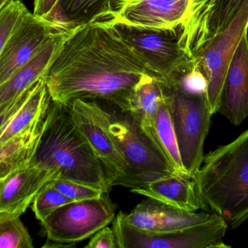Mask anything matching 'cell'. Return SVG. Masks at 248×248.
I'll return each instance as SVG.
<instances>
[{"label":"cell","instance_id":"20","mask_svg":"<svg viewBox=\"0 0 248 248\" xmlns=\"http://www.w3.org/2000/svg\"><path fill=\"white\" fill-rule=\"evenodd\" d=\"M43 120L0 145V179H5L15 170L30 163L40 136Z\"/></svg>","mask_w":248,"mask_h":248},{"label":"cell","instance_id":"12","mask_svg":"<svg viewBox=\"0 0 248 248\" xmlns=\"http://www.w3.org/2000/svg\"><path fill=\"white\" fill-rule=\"evenodd\" d=\"M80 23H66L28 10L0 54V85L29 63L58 31Z\"/></svg>","mask_w":248,"mask_h":248},{"label":"cell","instance_id":"33","mask_svg":"<svg viewBox=\"0 0 248 248\" xmlns=\"http://www.w3.org/2000/svg\"><path fill=\"white\" fill-rule=\"evenodd\" d=\"M4 179H0V189H1V186H2L3 181H4Z\"/></svg>","mask_w":248,"mask_h":248},{"label":"cell","instance_id":"16","mask_svg":"<svg viewBox=\"0 0 248 248\" xmlns=\"http://www.w3.org/2000/svg\"><path fill=\"white\" fill-rule=\"evenodd\" d=\"M53 180L48 170L30 163L15 170L3 181L0 189V212L21 216L39 191Z\"/></svg>","mask_w":248,"mask_h":248},{"label":"cell","instance_id":"29","mask_svg":"<svg viewBox=\"0 0 248 248\" xmlns=\"http://www.w3.org/2000/svg\"><path fill=\"white\" fill-rule=\"evenodd\" d=\"M86 248H118L113 229L108 226L96 232Z\"/></svg>","mask_w":248,"mask_h":248},{"label":"cell","instance_id":"1","mask_svg":"<svg viewBox=\"0 0 248 248\" xmlns=\"http://www.w3.org/2000/svg\"><path fill=\"white\" fill-rule=\"evenodd\" d=\"M145 75L157 80L117 27L88 22L67 41L43 79L53 101H101L128 112Z\"/></svg>","mask_w":248,"mask_h":248},{"label":"cell","instance_id":"27","mask_svg":"<svg viewBox=\"0 0 248 248\" xmlns=\"http://www.w3.org/2000/svg\"><path fill=\"white\" fill-rule=\"evenodd\" d=\"M246 0H217L212 20L211 37L218 34L230 24Z\"/></svg>","mask_w":248,"mask_h":248},{"label":"cell","instance_id":"30","mask_svg":"<svg viewBox=\"0 0 248 248\" xmlns=\"http://www.w3.org/2000/svg\"><path fill=\"white\" fill-rule=\"evenodd\" d=\"M26 90L23 94L16 98L14 100L0 105V129L8 122L9 119L20 109L30 93L31 89Z\"/></svg>","mask_w":248,"mask_h":248},{"label":"cell","instance_id":"21","mask_svg":"<svg viewBox=\"0 0 248 248\" xmlns=\"http://www.w3.org/2000/svg\"><path fill=\"white\" fill-rule=\"evenodd\" d=\"M155 128L157 143L174 170V173L189 178L182 165L166 92L157 109Z\"/></svg>","mask_w":248,"mask_h":248},{"label":"cell","instance_id":"34","mask_svg":"<svg viewBox=\"0 0 248 248\" xmlns=\"http://www.w3.org/2000/svg\"><path fill=\"white\" fill-rule=\"evenodd\" d=\"M247 36H248V32H247Z\"/></svg>","mask_w":248,"mask_h":248},{"label":"cell","instance_id":"22","mask_svg":"<svg viewBox=\"0 0 248 248\" xmlns=\"http://www.w3.org/2000/svg\"><path fill=\"white\" fill-rule=\"evenodd\" d=\"M33 248V240L20 215L0 212V248Z\"/></svg>","mask_w":248,"mask_h":248},{"label":"cell","instance_id":"17","mask_svg":"<svg viewBox=\"0 0 248 248\" xmlns=\"http://www.w3.org/2000/svg\"><path fill=\"white\" fill-rule=\"evenodd\" d=\"M130 191L186 212L202 209L194 179L176 173L160 176Z\"/></svg>","mask_w":248,"mask_h":248},{"label":"cell","instance_id":"26","mask_svg":"<svg viewBox=\"0 0 248 248\" xmlns=\"http://www.w3.org/2000/svg\"><path fill=\"white\" fill-rule=\"evenodd\" d=\"M47 184L72 202L99 198L106 194L97 188L68 179H55Z\"/></svg>","mask_w":248,"mask_h":248},{"label":"cell","instance_id":"24","mask_svg":"<svg viewBox=\"0 0 248 248\" xmlns=\"http://www.w3.org/2000/svg\"><path fill=\"white\" fill-rule=\"evenodd\" d=\"M71 202L72 201L46 183L35 197L31 206L36 219L42 222L55 210Z\"/></svg>","mask_w":248,"mask_h":248},{"label":"cell","instance_id":"3","mask_svg":"<svg viewBox=\"0 0 248 248\" xmlns=\"http://www.w3.org/2000/svg\"><path fill=\"white\" fill-rule=\"evenodd\" d=\"M30 164L43 167L55 179H68L108 194L106 170L76 125L70 106L51 100Z\"/></svg>","mask_w":248,"mask_h":248},{"label":"cell","instance_id":"6","mask_svg":"<svg viewBox=\"0 0 248 248\" xmlns=\"http://www.w3.org/2000/svg\"><path fill=\"white\" fill-rule=\"evenodd\" d=\"M116 211L107 193L62 205L41 222L47 238L43 247H76L113 222Z\"/></svg>","mask_w":248,"mask_h":248},{"label":"cell","instance_id":"13","mask_svg":"<svg viewBox=\"0 0 248 248\" xmlns=\"http://www.w3.org/2000/svg\"><path fill=\"white\" fill-rule=\"evenodd\" d=\"M124 221L134 228L148 232L161 233L184 230L205 224L218 218L217 214L186 212L148 199L137 205L129 214L121 211Z\"/></svg>","mask_w":248,"mask_h":248},{"label":"cell","instance_id":"23","mask_svg":"<svg viewBox=\"0 0 248 248\" xmlns=\"http://www.w3.org/2000/svg\"><path fill=\"white\" fill-rule=\"evenodd\" d=\"M111 0H61L56 11L67 21L88 23Z\"/></svg>","mask_w":248,"mask_h":248},{"label":"cell","instance_id":"11","mask_svg":"<svg viewBox=\"0 0 248 248\" xmlns=\"http://www.w3.org/2000/svg\"><path fill=\"white\" fill-rule=\"evenodd\" d=\"M70 107L76 125L101 162L110 186H121L131 189L143 185L134 176L108 132L94 101L78 99Z\"/></svg>","mask_w":248,"mask_h":248},{"label":"cell","instance_id":"5","mask_svg":"<svg viewBox=\"0 0 248 248\" xmlns=\"http://www.w3.org/2000/svg\"><path fill=\"white\" fill-rule=\"evenodd\" d=\"M94 103L108 132L143 184L175 173L158 144L134 122L128 112L98 101Z\"/></svg>","mask_w":248,"mask_h":248},{"label":"cell","instance_id":"28","mask_svg":"<svg viewBox=\"0 0 248 248\" xmlns=\"http://www.w3.org/2000/svg\"><path fill=\"white\" fill-rule=\"evenodd\" d=\"M178 88L188 94H206L208 81L198 64L182 77Z\"/></svg>","mask_w":248,"mask_h":248},{"label":"cell","instance_id":"9","mask_svg":"<svg viewBox=\"0 0 248 248\" xmlns=\"http://www.w3.org/2000/svg\"><path fill=\"white\" fill-rule=\"evenodd\" d=\"M118 248H227L228 225L221 216L205 224L169 232L141 231L124 221L119 212L113 221Z\"/></svg>","mask_w":248,"mask_h":248},{"label":"cell","instance_id":"14","mask_svg":"<svg viewBox=\"0 0 248 248\" xmlns=\"http://www.w3.org/2000/svg\"><path fill=\"white\" fill-rule=\"evenodd\" d=\"M84 23L55 32L41 50L9 80L0 85V105L14 100L44 78L67 41Z\"/></svg>","mask_w":248,"mask_h":248},{"label":"cell","instance_id":"8","mask_svg":"<svg viewBox=\"0 0 248 248\" xmlns=\"http://www.w3.org/2000/svg\"><path fill=\"white\" fill-rule=\"evenodd\" d=\"M117 28L167 90L178 88L182 77L197 65L176 38L152 31Z\"/></svg>","mask_w":248,"mask_h":248},{"label":"cell","instance_id":"2","mask_svg":"<svg viewBox=\"0 0 248 248\" xmlns=\"http://www.w3.org/2000/svg\"><path fill=\"white\" fill-rule=\"evenodd\" d=\"M217 0H111L89 22L165 33L192 57L211 36Z\"/></svg>","mask_w":248,"mask_h":248},{"label":"cell","instance_id":"18","mask_svg":"<svg viewBox=\"0 0 248 248\" xmlns=\"http://www.w3.org/2000/svg\"><path fill=\"white\" fill-rule=\"evenodd\" d=\"M50 95L44 79L31 89L24 103L0 129V145L8 142L43 120L51 102Z\"/></svg>","mask_w":248,"mask_h":248},{"label":"cell","instance_id":"25","mask_svg":"<svg viewBox=\"0 0 248 248\" xmlns=\"http://www.w3.org/2000/svg\"><path fill=\"white\" fill-rule=\"evenodd\" d=\"M28 10L20 0H13L0 10V54L12 32Z\"/></svg>","mask_w":248,"mask_h":248},{"label":"cell","instance_id":"7","mask_svg":"<svg viewBox=\"0 0 248 248\" xmlns=\"http://www.w3.org/2000/svg\"><path fill=\"white\" fill-rule=\"evenodd\" d=\"M165 90L182 165L188 176L194 179L203 163L204 144L213 116L206 94H188L179 88Z\"/></svg>","mask_w":248,"mask_h":248},{"label":"cell","instance_id":"10","mask_svg":"<svg viewBox=\"0 0 248 248\" xmlns=\"http://www.w3.org/2000/svg\"><path fill=\"white\" fill-rule=\"evenodd\" d=\"M248 29V0H246L230 24L210 38L194 55L208 81L206 96L213 115L218 113L230 64Z\"/></svg>","mask_w":248,"mask_h":248},{"label":"cell","instance_id":"32","mask_svg":"<svg viewBox=\"0 0 248 248\" xmlns=\"http://www.w3.org/2000/svg\"><path fill=\"white\" fill-rule=\"evenodd\" d=\"M11 1H13V0H0V10Z\"/></svg>","mask_w":248,"mask_h":248},{"label":"cell","instance_id":"31","mask_svg":"<svg viewBox=\"0 0 248 248\" xmlns=\"http://www.w3.org/2000/svg\"><path fill=\"white\" fill-rule=\"evenodd\" d=\"M61 0H33V13L36 16L52 17Z\"/></svg>","mask_w":248,"mask_h":248},{"label":"cell","instance_id":"15","mask_svg":"<svg viewBox=\"0 0 248 248\" xmlns=\"http://www.w3.org/2000/svg\"><path fill=\"white\" fill-rule=\"evenodd\" d=\"M218 113L235 126L241 125L248 116L247 32L240 40L230 64L224 81Z\"/></svg>","mask_w":248,"mask_h":248},{"label":"cell","instance_id":"19","mask_svg":"<svg viewBox=\"0 0 248 248\" xmlns=\"http://www.w3.org/2000/svg\"><path fill=\"white\" fill-rule=\"evenodd\" d=\"M165 94L166 90L160 82L152 76H144L136 86L128 112L134 122L157 144L156 115Z\"/></svg>","mask_w":248,"mask_h":248},{"label":"cell","instance_id":"4","mask_svg":"<svg viewBox=\"0 0 248 248\" xmlns=\"http://www.w3.org/2000/svg\"><path fill=\"white\" fill-rule=\"evenodd\" d=\"M194 180L203 211L232 230L243 224L248 218V129L205 155Z\"/></svg>","mask_w":248,"mask_h":248}]
</instances>
